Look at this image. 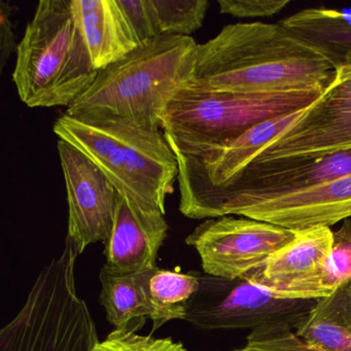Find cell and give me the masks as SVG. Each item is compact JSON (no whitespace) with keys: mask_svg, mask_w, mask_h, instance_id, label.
Listing matches in <instances>:
<instances>
[{"mask_svg":"<svg viewBox=\"0 0 351 351\" xmlns=\"http://www.w3.org/2000/svg\"><path fill=\"white\" fill-rule=\"evenodd\" d=\"M92 62L98 71L141 45L120 0H71Z\"/></svg>","mask_w":351,"mask_h":351,"instance_id":"obj_14","label":"cell"},{"mask_svg":"<svg viewBox=\"0 0 351 351\" xmlns=\"http://www.w3.org/2000/svg\"><path fill=\"white\" fill-rule=\"evenodd\" d=\"M298 231L266 221L225 215L195 228L186 243L198 252L203 272L243 278L291 243Z\"/></svg>","mask_w":351,"mask_h":351,"instance_id":"obj_9","label":"cell"},{"mask_svg":"<svg viewBox=\"0 0 351 351\" xmlns=\"http://www.w3.org/2000/svg\"><path fill=\"white\" fill-rule=\"evenodd\" d=\"M69 202V232L80 254L112 233L119 193L106 174L71 143H57Z\"/></svg>","mask_w":351,"mask_h":351,"instance_id":"obj_12","label":"cell"},{"mask_svg":"<svg viewBox=\"0 0 351 351\" xmlns=\"http://www.w3.org/2000/svg\"><path fill=\"white\" fill-rule=\"evenodd\" d=\"M279 24L336 64L351 54V10L306 9Z\"/></svg>","mask_w":351,"mask_h":351,"instance_id":"obj_17","label":"cell"},{"mask_svg":"<svg viewBox=\"0 0 351 351\" xmlns=\"http://www.w3.org/2000/svg\"><path fill=\"white\" fill-rule=\"evenodd\" d=\"M199 287L184 320L200 330H236L287 326L295 330L317 299H283L247 278L228 279L193 271Z\"/></svg>","mask_w":351,"mask_h":351,"instance_id":"obj_7","label":"cell"},{"mask_svg":"<svg viewBox=\"0 0 351 351\" xmlns=\"http://www.w3.org/2000/svg\"><path fill=\"white\" fill-rule=\"evenodd\" d=\"M13 81L28 108H69L95 82L71 0H42L18 44Z\"/></svg>","mask_w":351,"mask_h":351,"instance_id":"obj_4","label":"cell"},{"mask_svg":"<svg viewBox=\"0 0 351 351\" xmlns=\"http://www.w3.org/2000/svg\"><path fill=\"white\" fill-rule=\"evenodd\" d=\"M240 215L293 231L330 228L351 217V173L297 192L262 198L231 199L199 210L193 219Z\"/></svg>","mask_w":351,"mask_h":351,"instance_id":"obj_10","label":"cell"},{"mask_svg":"<svg viewBox=\"0 0 351 351\" xmlns=\"http://www.w3.org/2000/svg\"><path fill=\"white\" fill-rule=\"evenodd\" d=\"M168 230L165 213L119 194L112 233L104 243V268L119 274L156 268Z\"/></svg>","mask_w":351,"mask_h":351,"instance_id":"obj_13","label":"cell"},{"mask_svg":"<svg viewBox=\"0 0 351 351\" xmlns=\"http://www.w3.org/2000/svg\"><path fill=\"white\" fill-rule=\"evenodd\" d=\"M154 36H191L202 27L207 0H145Z\"/></svg>","mask_w":351,"mask_h":351,"instance_id":"obj_19","label":"cell"},{"mask_svg":"<svg viewBox=\"0 0 351 351\" xmlns=\"http://www.w3.org/2000/svg\"><path fill=\"white\" fill-rule=\"evenodd\" d=\"M149 271L119 274L102 267L99 303L114 328L137 332L149 319L147 289Z\"/></svg>","mask_w":351,"mask_h":351,"instance_id":"obj_16","label":"cell"},{"mask_svg":"<svg viewBox=\"0 0 351 351\" xmlns=\"http://www.w3.org/2000/svg\"><path fill=\"white\" fill-rule=\"evenodd\" d=\"M330 266L337 287L351 280V219H345L338 230L332 231Z\"/></svg>","mask_w":351,"mask_h":351,"instance_id":"obj_22","label":"cell"},{"mask_svg":"<svg viewBox=\"0 0 351 351\" xmlns=\"http://www.w3.org/2000/svg\"><path fill=\"white\" fill-rule=\"evenodd\" d=\"M324 91L228 93L193 83L170 102L161 129L174 153L189 155L227 145L265 121L308 108Z\"/></svg>","mask_w":351,"mask_h":351,"instance_id":"obj_5","label":"cell"},{"mask_svg":"<svg viewBox=\"0 0 351 351\" xmlns=\"http://www.w3.org/2000/svg\"><path fill=\"white\" fill-rule=\"evenodd\" d=\"M336 67L279 22L230 24L198 44L195 84L228 93L326 90Z\"/></svg>","mask_w":351,"mask_h":351,"instance_id":"obj_1","label":"cell"},{"mask_svg":"<svg viewBox=\"0 0 351 351\" xmlns=\"http://www.w3.org/2000/svg\"><path fill=\"white\" fill-rule=\"evenodd\" d=\"M91 351H189L182 342L170 338L143 336L136 330L114 328L104 340L98 341Z\"/></svg>","mask_w":351,"mask_h":351,"instance_id":"obj_20","label":"cell"},{"mask_svg":"<svg viewBox=\"0 0 351 351\" xmlns=\"http://www.w3.org/2000/svg\"><path fill=\"white\" fill-rule=\"evenodd\" d=\"M234 351H320L304 342L293 328L272 326L252 330L246 343Z\"/></svg>","mask_w":351,"mask_h":351,"instance_id":"obj_21","label":"cell"},{"mask_svg":"<svg viewBox=\"0 0 351 351\" xmlns=\"http://www.w3.org/2000/svg\"><path fill=\"white\" fill-rule=\"evenodd\" d=\"M197 47L192 36H160L143 43L99 71L91 87L65 114L120 117L161 129L170 102L196 81Z\"/></svg>","mask_w":351,"mask_h":351,"instance_id":"obj_2","label":"cell"},{"mask_svg":"<svg viewBox=\"0 0 351 351\" xmlns=\"http://www.w3.org/2000/svg\"><path fill=\"white\" fill-rule=\"evenodd\" d=\"M332 231L315 227L298 231L291 243L245 278L283 299H319L337 289L332 274Z\"/></svg>","mask_w":351,"mask_h":351,"instance_id":"obj_11","label":"cell"},{"mask_svg":"<svg viewBox=\"0 0 351 351\" xmlns=\"http://www.w3.org/2000/svg\"><path fill=\"white\" fill-rule=\"evenodd\" d=\"M71 239L40 271L25 305L0 332V351H91L97 330L86 302L77 295Z\"/></svg>","mask_w":351,"mask_h":351,"instance_id":"obj_6","label":"cell"},{"mask_svg":"<svg viewBox=\"0 0 351 351\" xmlns=\"http://www.w3.org/2000/svg\"><path fill=\"white\" fill-rule=\"evenodd\" d=\"M199 287L198 279L193 271H180L156 268L147 275V298L149 319L153 322L151 334L170 320H184L186 307Z\"/></svg>","mask_w":351,"mask_h":351,"instance_id":"obj_18","label":"cell"},{"mask_svg":"<svg viewBox=\"0 0 351 351\" xmlns=\"http://www.w3.org/2000/svg\"><path fill=\"white\" fill-rule=\"evenodd\" d=\"M351 149V54L337 64L330 85L250 164L319 159Z\"/></svg>","mask_w":351,"mask_h":351,"instance_id":"obj_8","label":"cell"},{"mask_svg":"<svg viewBox=\"0 0 351 351\" xmlns=\"http://www.w3.org/2000/svg\"><path fill=\"white\" fill-rule=\"evenodd\" d=\"M219 12L236 18H265L277 15L289 0H219Z\"/></svg>","mask_w":351,"mask_h":351,"instance_id":"obj_23","label":"cell"},{"mask_svg":"<svg viewBox=\"0 0 351 351\" xmlns=\"http://www.w3.org/2000/svg\"><path fill=\"white\" fill-rule=\"evenodd\" d=\"M295 332L317 350L351 351V280L317 299Z\"/></svg>","mask_w":351,"mask_h":351,"instance_id":"obj_15","label":"cell"},{"mask_svg":"<svg viewBox=\"0 0 351 351\" xmlns=\"http://www.w3.org/2000/svg\"><path fill=\"white\" fill-rule=\"evenodd\" d=\"M15 8L11 3L0 1V69H3L8 59L17 51L15 34L13 32V24L11 15Z\"/></svg>","mask_w":351,"mask_h":351,"instance_id":"obj_24","label":"cell"},{"mask_svg":"<svg viewBox=\"0 0 351 351\" xmlns=\"http://www.w3.org/2000/svg\"><path fill=\"white\" fill-rule=\"evenodd\" d=\"M53 130L93 161L119 194L166 215V198L173 192L180 169L161 129L120 117L64 114Z\"/></svg>","mask_w":351,"mask_h":351,"instance_id":"obj_3","label":"cell"}]
</instances>
